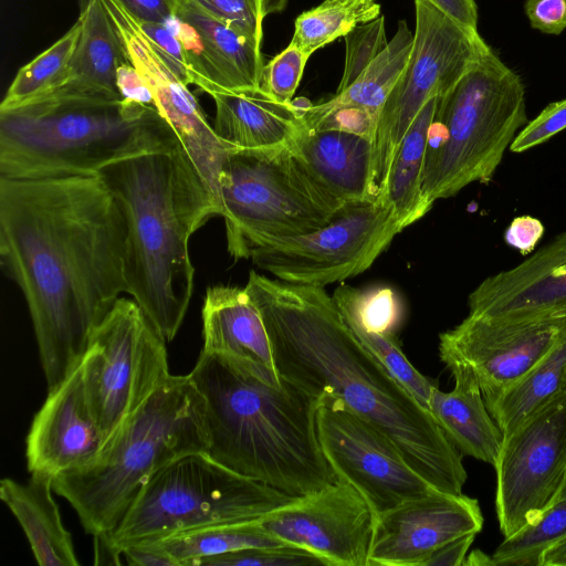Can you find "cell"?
Masks as SVG:
<instances>
[{"label":"cell","instance_id":"cell-32","mask_svg":"<svg viewBox=\"0 0 566 566\" xmlns=\"http://www.w3.org/2000/svg\"><path fill=\"white\" fill-rule=\"evenodd\" d=\"M380 9L377 0H324L295 19L291 43L310 57L357 27L379 18Z\"/></svg>","mask_w":566,"mask_h":566},{"label":"cell","instance_id":"cell-19","mask_svg":"<svg viewBox=\"0 0 566 566\" xmlns=\"http://www.w3.org/2000/svg\"><path fill=\"white\" fill-rule=\"evenodd\" d=\"M103 444L80 361L60 385L49 390L33 417L25 442L28 470L54 479L91 461Z\"/></svg>","mask_w":566,"mask_h":566},{"label":"cell","instance_id":"cell-48","mask_svg":"<svg viewBox=\"0 0 566 566\" xmlns=\"http://www.w3.org/2000/svg\"><path fill=\"white\" fill-rule=\"evenodd\" d=\"M447 15L464 25L478 31V4L475 0H429ZM479 32V31H478Z\"/></svg>","mask_w":566,"mask_h":566},{"label":"cell","instance_id":"cell-18","mask_svg":"<svg viewBox=\"0 0 566 566\" xmlns=\"http://www.w3.org/2000/svg\"><path fill=\"white\" fill-rule=\"evenodd\" d=\"M479 501L434 490L375 517L367 566H424L443 544L483 527Z\"/></svg>","mask_w":566,"mask_h":566},{"label":"cell","instance_id":"cell-9","mask_svg":"<svg viewBox=\"0 0 566 566\" xmlns=\"http://www.w3.org/2000/svg\"><path fill=\"white\" fill-rule=\"evenodd\" d=\"M227 248L249 259L264 242L313 232L344 205L310 174L290 145L229 148L218 179Z\"/></svg>","mask_w":566,"mask_h":566},{"label":"cell","instance_id":"cell-7","mask_svg":"<svg viewBox=\"0 0 566 566\" xmlns=\"http://www.w3.org/2000/svg\"><path fill=\"white\" fill-rule=\"evenodd\" d=\"M526 122L524 83L490 48L438 99L421 182L427 206L488 184Z\"/></svg>","mask_w":566,"mask_h":566},{"label":"cell","instance_id":"cell-52","mask_svg":"<svg viewBox=\"0 0 566 566\" xmlns=\"http://www.w3.org/2000/svg\"><path fill=\"white\" fill-rule=\"evenodd\" d=\"M289 0H263V13L264 17L271 13L282 12Z\"/></svg>","mask_w":566,"mask_h":566},{"label":"cell","instance_id":"cell-46","mask_svg":"<svg viewBox=\"0 0 566 566\" xmlns=\"http://www.w3.org/2000/svg\"><path fill=\"white\" fill-rule=\"evenodd\" d=\"M475 536V533L465 534L443 544L430 555L424 566H463Z\"/></svg>","mask_w":566,"mask_h":566},{"label":"cell","instance_id":"cell-22","mask_svg":"<svg viewBox=\"0 0 566 566\" xmlns=\"http://www.w3.org/2000/svg\"><path fill=\"white\" fill-rule=\"evenodd\" d=\"M78 20L82 32L66 70L48 93L32 102L53 98L122 99L116 83L117 69L129 61L102 0H92L85 11L80 12Z\"/></svg>","mask_w":566,"mask_h":566},{"label":"cell","instance_id":"cell-4","mask_svg":"<svg viewBox=\"0 0 566 566\" xmlns=\"http://www.w3.org/2000/svg\"><path fill=\"white\" fill-rule=\"evenodd\" d=\"M189 375L205 400L212 459L291 497L337 481L318 440L319 398L203 350Z\"/></svg>","mask_w":566,"mask_h":566},{"label":"cell","instance_id":"cell-29","mask_svg":"<svg viewBox=\"0 0 566 566\" xmlns=\"http://www.w3.org/2000/svg\"><path fill=\"white\" fill-rule=\"evenodd\" d=\"M438 99L432 97L428 101L409 126L394 156L380 198L391 209L402 230L430 210L422 196L421 182Z\"/></svg>","mask_w":566,"mask_h":566},{"label":"cell","instance_id":"cell-30","mask_svg":"<svg viewBox=\"0 0 566 566\" xmlns=\"http://www.w3.org/2000/svg\"><path fill=\"white\" fill-rule=\"evenodd\" d=\"M565 387L566 329L534 367L485 405L505 437Z\"/></svg>","mask_w":566,"mask_h":566},{"label":"cell","instance_id":"cell-13","mask_svg":"<svg viewBox=\"0 0 566 566\" xmlns=\"http://www.w3.org/2000/svg\"><path fill=\"white\" fill-rule=\"evenodd\" d=\"M494 469L505 538L535 524L566 482V387L504 437Z\"/></svg>","mask_w":566,"mask_h":566},{"label":"cell","instance_id":"cell-8","mask_svg":"<svg viewBox=\"0 0 566 566\" xmlns=\"http://www.w3.org/2000/svg\"><path fill=\"white\" fill-rule=\"evenodd\" d=\"M292 499L205 451L187 453L149 479L111 533L94 537L95 564H118L127 547L182 531L260 520Z\"/></svg>","mask_w":566,"mask_h":566},{"label":"cell","instance_id":"cell-37","mask_svg":"<svg viewBox=\"0 0 566 566\" xmlns=\"http://www.w3.org/2000/svg\"><path fill=\"white\" fill-rule=\"evenodd\" d=\"M326 566L317 556L292 545L244 548L206 558L198 566Z\"/></svg>","mask_w":566,"mask_h":566},{"label":"cell","instance_id":"cell-45","mask_svg":"<svg viewBox=\"0 0 566 566\" xmlns=\"http://www.w3.org/2000/svg\"><path fill=\"white\" fill-rule=\"evenodd\" d=\"M544 234V226L539 219L531 216H520L512 220L504 232L507 245L526 255L535 249Z\"/></svg>","mask_w":566,"mask_h":566},{"label":"cell","instance_id":"cell-34","mask_svg":"<svg viewBox=\"0 0 566 566\" xmlns=\"http://www.w3.org/2000/svg\"><path fill=\"white\" fill-rule=\"evenodd\" d=\"M566 538V482L554 504L533 525L505 537L491 555L494 566H541L544 553Z\"/></svg>","mask_w":566,"mask_h":566},{"label":"cell","instance_id":"cell-51","mask_svg":"<svg viewBox=\"0 0 566 566\" xmlns=\"http://www.w3.org/2000/svg\"><path fill=\"white\" fill-rule=\"evenodd\" d=\"M493 565L492 556L486 555L480 549L472 551L470 554L468 553L463 566H489Z\"/></svg>","mask_w":566,"mask_h":566},{"label":"cell","instance_id":"cell-49","mask_svg":"<svg viewBox=\"0 0 566 566\" xmlns=\"http://www.w3.org/2000/svg\"><path fill=\"white\" fill-rule=\"evenodd\" d=\"M122 555L129 565L135 566H175L171 558L150 543H138L124 549Z\"/></svg>","mask_w":566,"mask_h":566},{"label":"cell","instance_id":"cell-28","mask_svg":"<svg viewBox=\"0 0 566 566\" xmlns=\"http://www.w3.org/2000/svg\"><path fill=\"white\" fill-rule=\"evenodd\" d=\"M413 39L407 22L399 21L394 38L347 87L336 91L325 102L312 104L302 116L304 127L311 128L325 114L339 107L365 109L378 123L381 108L408 63Z\"/></svg>","mask_w":566,"mask_h":566},{"label":"cell","instance_id":"cell-53","mask_svg":"<svg viewBox=\"0 0 566 566\" xmlns=\"http://www.w3.org/2000/svg\"><path fill=\"white\" fill-rule=\"evenodd\" d=\"M92 0H80V9L81 12L85 11V9L90 6Z\"/></svg>","mask_w":566,"mask_h":566},{"label":"cell","instance_id":"cell-40","mask_svg":"<svg viewBox=\"0 0 566 566\" xmlns=\"http://www.w3.org/2000/svg\"><path fill=\"white\" fill-rule=\"evenodd\" d=\"M216 18L247 33L258 42L263 39V0H193Z\"/></svg>","mask_w":566,"mask_h":566},{"label":"cell","instance_id":"cell-27","mask_svg":"<svg viewBox=\"0 0 566 566\" xmlns=\"http://www.w3.org/2000/svg\"><path fill=\"white\" fill-rule=\"evenodd\" d=\"M172 11L200 33L219 75L222 92L261 87L262 43L216 18L193 0H171Z\"/></svg>","mask_w":566,"mask_h":566},{"label":"cell","instance_id":"cell-50","mask_svg":"<svg viewBox=\"0 0 566 566\" xmlns=\"http://www.w3.org/2000/svg\"><path fill=\"white\" fill-rule=\"evenodd\" d=\"M541 566H566V538L544 553Z\"/></svg>","mask_w":566,"mask_h":566},{"label":"cell","instance_id":"cell-20","mask_svg":"<svg viewBox=\"0 0 566 566\" xmlns=\"http://www.w3.org/2000/svg\"><path fill=\"white\" fill-rule=\"evenodd\" d=\"M468 306L471 315L496 319L566 315V232L513 269L482 281Z\"/></svg>","mask_w":566,"mask_h":566},{"label":"cell","instance_id":"cell-16","mask_svg":"<svg viewBox=\"0 0 566 566\" xmlns=\"http://www.w3.org/2000/svg\"><path fill=\"white\" fill-rule=\"evenodd\" d=\"M272 536L310 552L326 566H367L375 514L345 481L293 497L262 518Z\"/></svg>","mask_w":566,"mask_h":566},{"label":"cell","instance_id":"cell-38","mask_svg":"<svg viewBox=\"0 0 566 566\" xmlns=\"http://www.w3.org/2000/svg\"><path fill=\"white\" fill-rule=\"evenodd\" d=\"M346 57L337 91L347 87L387 45L385 18L361 24L344 36Z\"/></svg>","mask_w":566,"mask_h":566},{"label":"cell","instance_id":"cell-24","mask_svg":"<svg viewBox=\"0 0 566 566\" xmlns=\"http://www.w3.org/2000/svg\"><path fill=\"white\" fill-rule=\"evenodd\" d=\"M216 104L213 130L227 148L265 149L291 143L304 129L300 112L261 87L210 95Z\"/></svg>","mask_w":566,"mask_h":566},{"label":"cell","instance_id":"cell-36","mask_svg":"<svg viewBox=\"0 0 566 566\" xmlns=\"http://www.w3.org/2000/svg\"><path fill=\"white\" fill-rule=\"evenodd\" d=\"M345 322L359 342L428 409L430 392L436 384L413 367L395 335L368 331L356 323L346 319Z\"/></svg>","mask_w":566,"mask_h":566},{"label":"cell","instance_id":"cell-17","mask_svg":"<svg viewBox=\"0 0 566 566\" xmlns=\"http://www.w3.org/2000/svg\"><path fill=\"white\" fill-rule=\"evenodd\" d=\"M102 2L128 61L153 88L157 112L175 130L201 177L218 197V179L227 146L217 137L188 85L169 66L137 18L119 0Z\"/></svg>","mask_w":566,"mask_h":566},{"label":"cell","instance_id":"cell-1","mask_svg":"<svg viewBox=\"0 0 566 566\" xmlns=\"http://www.w3.org/2000/svg\"><path fill=\"white\" fill-rule=\"evenodd\" d=\"M126 222L98 175L0 176L1 264L30 312L48 389L126 293Z\"/></svg>","mask_w":566,"mask_h":566},{"label":"cell","instance_id":"cell-31","mask_svg":"<svg viewBox=\"0 0 566 566\" xmlns=\"http://www.w3.org/2000/svg\"><path fill=\"white\" fill-rule=\"evenodd\" d=\"M144 543L163 552L175 566H198L206 558L244 548L287 545L269 534L260 520L213 524Z\"/></svg>","mask_w":566,"mask_h":566},{"label":"cell","instance_id":"cell-26","mask_svg":"<svg viewBox=\"0 0 566 566\" xmlns=\"http://www.w3.org/2000/svg\"><path fill=\"white\" fill-rule=\"evenodd\" d=\"M454 388L434 385L428 410L453 447L462 454L495 465L504 434L490 415L476 382L462 371H451Z\"/></svg>","mask_w":566,"mask_h":566},{"label":"cell","instance_id":"cell-25","mask_svg":"<svg viewBox=\"0 0 566 566\" xmlns=\"http://www.w3.org/2000/svg\"><path fill=\"white\" fill-rule=\"evenodd\" d=\"M53 478L41 472L21 483L0 481V499L21 525L31 551L41 566H77L72 535L62 523L53 500Z\"/></svg>","mask_w":566,"mask_h":566},{"label":"cell","instance_id":"cell-2","mask_svg":"<svg viewBox=\"0 0 566 566\" xmlns=\"http://www.w3.org/2000/svg\"><path fill=\"white\" fill-rule=\"evenodd\" d=\"M245 290L256 305L281 378L338 400L389 437L433 488L461 494L462 454L432 415L359 342L324 287L270 279L255 271Z\"/></svg>","mask_w":566,"mask_h":566},{"label":"cell","instance_id":"cell-21","mask_svg":"<svg viewBox=\"0 0 566 566\" xmlns=\"http://www.w3.org/2000/svg\"><path fill=\"white\" fill-rule=\"evenodd\" d=\"M202 327L203 352L233 359L271 385L282 384L264 322L245 287L210 286Z\"/></svg>","mask_w":566,"mask_h":566},{"label":"cell","instance_id":"cell-43","mask_svg":"<svg viewBox=\"0 0 566 566\" xmlns=\"http://www.w3.org/2000/svg\"><path fill=\"white\" fill-rule=\"evenodd\" d=\"M524 11L542 33L559 35L566 29V0H525Z\"/></svg>","mask_w":566,"mask_h":566},{"label":"cell","instance_id":"cell-35","mask_svg":"<svg viewBox=\"0 0 566 566\" xmlns=\"http://www.w3.org/2000/svg\"><path fill=\"white\" fill-rule=\"evenodd\" d=\"M333 298L344 319L368 331L394 334L401 317L399 298L388 286L360 290L342 285Z\"/></svg>","mask_w":566,"mask_h":566},{"label":"cell","instance_id":"cell-11","mask_svg":"<svg viewBox=\"0 0 566 566\" xmlns=\"http://www.w3.org/2000/svg\"><path fill=\"white\" fill-rule=\"evenodd\" d=\"M166 343L143 308L126 297L92 332L81 365L104 442L169 377Z\"/></svg>","mask_w":566,"mask_h":566},{"label":"cell","instance_id":"cell-42","mask_svg":"<svg viewBox=\"0 0 566 566\" xmlns=\"http://www.w3.org/2000/svg\"><path fill=\"white\" fill-rule=\"evenodd\" d=\"M144 32L159 50L174 72L187 84H192L191 72L184 48L165 22H150L137 19Z\"/></svg>","mask_w":566,"mask_h":566},{"label":"cell","instance_id":"cell-15","mask_svg":"<svg viewBox=\"0 0 566 566\" xmlns=\"http://www.w3.org/2000/svg\"><path fill=\"white\" fill-rule=\"evenodd\" d=\"M566 329V315L496 319L469 314L439 336V356L451 371L479 386L486 402L521 379Z\"/></svg>","mask_w":566,"mask_h":566},{"label":"cell","instance_id":"cell-47","mask_svg":"<svg viewBox=\"0 0 566 566\" xmlns=\"http://www.w3.org/2000/svg\"><path fill=\"white\" fill-rule=\"evenodd\" d=\"M142 21L165 22L172 13L171 0H119Z\"/></svg>","mask_w":566,"mask_h":566},{"label":"cell","instance_id":"cell-44","mask_svg":"<svg viewBox=\"0 0 566 566\" xmlns=\"http://www.w3.org/2000/svg\"><path fill=\"white\" fill-rule=\"evenodd\" d=\"M116 83L123 101L139 106L156 108L153 88L130 62H125L118 66Z\"/></svg>","mask_w":566,"mask_h":566},{"label":"cell","instance_id":"cell-3","mask_svg":"<svg viewBox=\"0 0 566 566\" xmlns=\"http://www.w3.org/2000/svg\"><path fill=\"white\" fill-rule=\"evenodd\" d=\"M97 175L126 222V294L170 342L193 292L190 237L221 216L220 203L179 138L117 158Z\"/></svg>","mask_w":566,"mask_h":566},{"label":"cell","instance_id":"cell-23","mask_svg":"<svg viewBox=\"0 0 566 566\" xmlns=\"http://www.w3.org/2000/svg\"><path fill=\"white\" fill-rule=\"evenodd\" d=\"M290 147L310 174L343 203L376 199L373 139L352 132L304 129Z\"/></svg>","mask_w":566,"mask_h":566},{"label":"cell","instance_id":"cell-39","mask_svg":"<svg viewBox=\"0 0 566 566\" xmlns=\"http://www.w3.org/2000/svg\"><path fill=\"white\" fill-rule=\"evenodd\" d=\"M308 59L290 42L287 48L264 65L261 88L281 103H291Z\"/></svg>","mask_w":566,"mask_h":566},{"label":"cell","instance_id":"cell-33","mask_svg":"<svg viewBox=\"0 0 566 566\" xmlns=\"http://www.w3.org/2000/svg\"><path fill=\"white\" fill-rule=\"evenodd\" d=\"M82 32L80 20L48 50L22 66L0 105V111L30 103L48 93L60 80L76 49Z\"/></svg>","mask_w":566,"mask_h":566},{"label":"cell","instance_id":"cell-6","mask_svg":"<svg viewBox=\"0 0 566 566\" xmlns=\"http://www.w3.org/2000/svg\"><path fill=\"white\" fill-rule=\"evenodd\" d=\"M178 138L156 108L53 98L0 111V176L97 175L108 163Z\"/></svg>","mask_w":566,"mask_h":566},{"label":"cell","instance_id":"cell-10","mask_svg":"<svg viewBox=\"0 0 566 566\" xmlns=\"http://www.w3.org/2000/svg\"><path fill=\"white\" fill-rule=\"evenodd\" d=\"M413 46L384 104L373 137V191L381 198L394 156L409 126L432 97H441L490 49L478 31L429 0H415Z\"/></svg>","mask_w":566,"mask_h":566},{"label":"cell","instance_id":"cell-5","mask_svg":"<svg viewBox=\"0 0 566 566\" xmlns=\"http://www.w3.org/2000/svg\"><path fill=\"white\" fill-rule=\"evenodd\" d=\"M207 449L202 395L190 375H169L91 461L55 476L53 490L71 504L86 533L104 536L155 473Z\"/></svg>","mask_w":566,"mask_h":566},{"label":"cell","instance_id":"cell-12","mask_svg":"<svg viewBox=\"0 0 566 566\" xmlns=\"http://www.w3.org/2000/svg\"><path fill=\"white\" fill-rule=\"evenodd\" d=\"M402 231L380 199L344 203L324 227L269 240L250 260L284 282L324 287L367 270Z\"/></svg>","mask_w":566,"mask_h":566},{"label":"cell","instance_id":"cell-41","mask_svg":"<svg viewBox=\"0 0 566 566\" xmlns=\"http://www.w3.org/2000/svg\"><path fill=\"white\" fill-rule=\"evenodd\" d=\"M566 129V98L548 104L515 136L510 146L513 153H523L538 146Z\"/></svg>","mask_w":566,"mask_h":566},{"label":"cell","instance_id":"cell-14","mask_svg":"<svg viewBox=\"0 0 566 566\" xmlns=\"http://www.w3.org/2000/svg\"><path fill=\"white\" fill-rule=\"evenodd\" d=\"M316 427L323 454L337 480L356 489L375 517L438 490L406 461L389 437L338 400L321 399Z\"/></svg>","mask_w":566,"mask_h":566}]
</instances>
